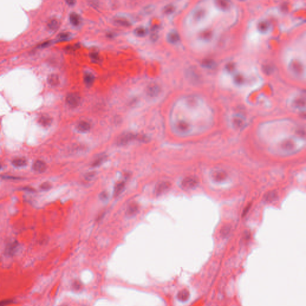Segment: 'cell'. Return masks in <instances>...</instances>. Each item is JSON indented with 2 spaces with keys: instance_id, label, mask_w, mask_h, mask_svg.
<instances>
[{
  "instance_id": "8fae6325",
  "label": "cell",
  "mask_w": 306,
  "mask_h": 306,
  "mask_svg": "<svg viewBox=\"0 0 306 306\" xmlns=\"http://www.w3.org/2000/svg\"><path fill=\"white\" fill-rule=\"evenodd\" d=\"M277 198V193L275 191H272L267 193L264 197V200L266 202H272L275 201Z\"/></svg>"
},
{
  "instance_id": "5b68a950",
  "label": "cell",
  "mask_w": 306,
  "mask_h": 306,
  "mask_svg": "<svg viewBox=\"0 0 306 306\" xmlns=\"http://www.w3.org/2000/svg\"><path fill=\"white\" fill-rule=\"evenodd\" d=\"M160 87L157 84L151 83L147 88V94L150 97H155L160 92Z\"/></svg>"
},
{
  "instance_id": "484cf974",
  "label": "cell",
  "mask_w": 306,
  "mask_h": 306,
  "mask_svg": "<svg viewBox=\"0 0 306 306\" xmlns=\"http://www.w3.org/2000/svg\"><path fill=\"white\" fill-rule=\"evenodd\" d=\"M259 28L260 30H262V31H265L266 30H267L268 28V24L266 22H263L261 23L259 25Z\"/></svg>"
},
{
  "instance_id": "d6986e66",
  "label": "cell",
  "mask_w": 306,
  "mask_h": 306,
  "mask_svg": "<svg viewBox=\"0 0 306 306\" xmlns=\"http://www.w3.org/2000/svg\"><path fill=\"white\" fill-rule=\"evenodd\" d=\"M94 79H95L94 75L91 73H87L84 75V80L85 83L88 86H90L93 84V83L94 81Z\"/></svg>"
},
{
  "instance_id": "7a4b0ae2",
  "label": "cell",
  "mask_w": 306,
  "mask_h": 306,
  "mask_svg": "<svg viewBox=\"0 0 306 306\" xmlns=\"http://www.w3.org/2000/svg\"><path fill=\"white\" fill-rule=\"evenodd\" d=\"M199 184V180L194 176H189L184 178L181 182L182 188L190 190L194 188Z\"/></svg>"
},
{
  "instance_id": "44dd1931",
  "label": "cell",
  "mask_w": 306,
  "mask_h": 306,
  "mask_svg": "<svg viewBox=\"0 0 306 306\" xmlns=\"http://www.w3.org/2000/svg\"><path fill=\"white\" fill-rule=\"evenodd\" d=\"M47 26L49 29H50L52 30H55L58 27L59 22L56 19H52L48 22Z\"/></svg>"
},
{
  "instance_id": "5bb4252c",
  "label": "cell",
  "mask_w": 306,
  "mask_h": 306,
  "mask_svg": "<svg viewBox=\"0 0 306 306\" xmlns=\"http://www.w3.org/2000/svg\"><path fill=\"white\" fill-rule=\"evenodd\" d=\"M69 21L73 25L77 26L80 24V16L76 13H71L69 14Z\"/></svg>"
},
{
  "instance_id": "e0dca14e",
  "label": "cell",
  "mask_w": 306,
  "mask_h": 306,
  "mask_svg": "<svg viewBox=\"0 0 306 306\" xmlns=\"http://www.w3.org/2000/svg\"><path fill=\"white\" fill-rule=\"evenodd\" d=\"M189 292L187 290H182L180 291L178 294V299L181 301H185L189 298Z\"/></svg>"
},
{
  "instance_id": "ac0fdd59",
  "label": "cell",
  "mask_w": 306,
  "mask_h": 306,
  "mask_svg": "<svg viewBox=\"0 0 306 306\" xmlns=\"http://www.w3.org/2000/svg\"><path fill=\"white\" fill-rule=\"evenodd\" d=\"M179 36L178 34L175 31H172L168 34V39L169 41L172 43H175L179 40Z\"/></svg>"
},
{
  "instance_id": "d4e9b609",
  "label": "cell",
  "mask_w": 306,
  "mask_h": 306,
  "mask_svg": "<svg viewBox=\"0 0 306 306\" xmlns=\"http://www.w3.org/2000/svg\"><path fill=\"white\" fill-rule=\"evenodd\" d=\"M173 10H174V7L171 4L168 5L164 8V11L166 14H170L173 12Z\"/></svg>"
},
{
  "instance_id": "836d02e7",
  "label": "cell",
  "mask_w": 306,
  "mask_h": 306,
  "mask_svg": "<svg viewBox=\"0 0 306 306\" xmlns=\"http://www.w3.org/2000/svg\"></svg>"
},
{
  "instance_id": "4dcf8cb0",
  "label": "cell",
  "mask_w": 306,
  "mask_h": 306,
  "mask_svg": "<svg viewBox=\"0 0 306 306\" xmlns=\"http://www.w3.org/2000/svg\"><path fill=\"white\" fill-rule=\"evenodd\" d=\"M90 57L93 61H98L99 59V56L96 53H92L90 55Z\"/></svg>"
},
{
  "instance_id": "ffe728a7",
  "label": "cell",
  "mask_w": 306,
  "mask_h": 306,
  "mask_svg": "<svg viewBox=\"0 0 306 306\" xmlns=\"http://www.w3.org/2000/svg\"><path fill=\"white\" fill-rule=\"evenodd\" d=\"M137 210H138L137 205L135 203H132L128 207V209L127 210V214L128 215L132 216L136 213Z\"/></svg>"
},
{
  "instance_id": "3957f363",
  "label": "cell",
  "mask_w": 306,
  "mask_h": 306,
  "mask_svg": "<svg viewBox=\"0 0 306 306\" xmlns=\"http://www.w3.org/2000/svg\"><path fill=\"white\" fill-rule=\"evenodd\" d=\"M66 101L70 107L75 108L79 105L80 103V97L76 93H70L67 96Z\"/></svg>"
},
{
  "instance_id": "4fadbf2b",
  "label": "cell",
  "mask_w": 306,
  "mask_h": 306,
  "mask_svg": "<svg viewBox=\"0 0 306 306\" xmlns=\"http://www.w3.org/2000/svg\"><path fill=\"white\" fill-rule=\"evenodd\" d=\"M125 182H118V184H116V185L114 188V194L115 197L118 196L122 193V191H123V190L125 188Z\"/></svg>"
},
{
  "instance_id": "cb8c5ba5",
  "label": "cell",
  "mask_w": 306,
  "mask_h": 306,
  "mask_svg": "<svg viewBox=\"0 0 306 306\" xmlns=\"http://www.w3.org/2000/svg\"><path fill=\"white\" fill-rule=\"evenodd\" d=\"M282 146L283 148L289 150V149H291L294 145H293V144L291 141H286V142H283V144L282 145Z\"/></svg>"
},
{
  "instance_id": "ba28073f",
  "label": "cell",
  "mask_w": 306,
  "mask_h": 306,
  "mask_svg": "<svg viewBox=\"0 0 306 306\" xmlns=\"http://www.w3.org/2000/svg\"><path fill=\"white\" fill-rule=\"evenodd\" d=\"M33 168L35 171L39 173L44 172L47 169L46 164L41 160L35 161L33 165Z\"/></svg>"
},
{
  "instance_id": "7402d4cb",
  "label": "cell",
  "mask_w": 306,
  "mask_h": 306,
  "mask_svg": "<svg viewBox=\"0 0 306 306\" xmlns=\"http://www.w3.org/2000/svg\"><path fill=\"white\" fill-rule=\"evenodd\" d=\"M135 34L139 36H144L147 34V30L144 28H137L135 30Z\"/></svg>"
},
{
  "instance_id": "4316f807",
  "label": "cell",
  "mask_w": 306,
  "mask_h": 306,
  "mask_svg": "<svg viewBox=\"0 0 306 306\" xmlns=\"http://www.w3.org/2000/svg\"><path fill=\"white\" fill-rule=\"evenodd\" d=\"M40 188L43 190H48L51 188V185L48 182H45L41 184Z\"/></svg>"
},
{
  "instance_id": "f546056e",
  "label": "cell",
  "mask_w": 306,
  "mask_h": 306,
  "mask_svg": "<svg viewBox=\"0 0 306 306\" xmlns=\"http://www.w3.org/2000/svg\"><path fill=\"white\" fill-rule=\"evenodd\" d=\"M103 160H104L103 157L97 159L96 160H95L94 163H93V166H98V165H99L102 163V162H103Z\"/></svg>"
},
{
  "instance_id": "d6a6232c",
  "label": "cell",
  "mask_w": 306,
  "mask_h": 306,
  "mask_svg": "<svg viewBox=\"0 0 306 306\" xmlns=\"http://www.w3.org/2000/svg\"><path fill=\"white\" fill-rule=\"evenodd\" d=\"M67 2L68 4H69V5H73L75 3V1H67Z\"/></svg>"
},
{
  "instance_id": "8992f818",
  "label": "cell",
  "mask_w": 306,
  "mask_h": 306,
  "mask_svg": "<svg viewBox=\"0 0 306 306\" xmlns=\"http://www.w3.org/2000/svg\"><path fill=\"white\" fill-rule=\"evenodd\" d=\"M227 176V173L222 170H215L212 173V178L216 182H222L226 180Z\"/></svg>"
},
{
  "instance_id": "603a6c76",
  "label": "cell",
  "mask_w": 306,
  "mask_h": 306,
  "mask_svg": "<svg viewBox=\"0 0 306 306\" xmlns=\"http://www.w3.org/2000/svg\"><path fill=\"white\" fill-rule=\"evenodd\" d=\"M230 226H226L224 227H223V228L222 229V230H221V235L222 236H226L229 233V232H230Z\"/></svg>"
},
{
  "instance_id": "9c48e42d",
  "label": "cell",
  "mask_w": 306,
  "mask_h": 306,
  "mask_svg": "<svg viewBox=\"0 0 306 306\" xmlns=\"http://www.w3.org/2000/svg\"><path fill=\"white\" fill-rule=\"evenodd\" d=\"M52 118L50 116L46 114L41 115L38 118V123L44 127H47L50 125L52 123Z\"/></svg>"
},
{
  "instance_id": "83f0119b",
  "label": "cell",
  "mask_w": 306,
  "mask_h": 306,
  "mask_svg": "<svg viewBox=\"0 0 306 306\" xmlns=\"http://www.w3.org/2000/svg\"><path fill=\"white\" fill-rule=\"evenodd\" d=\"M12 302L10 300H5L2 301H0V306H5L8 305Z\"/></svg>"
},
{
  "instance_id": "30bf717a",
  "label": "cell",
  "mask_w": 306,
  "mask_h": 306,
  "mask_svg": "<svg viewBox=\"0 0 306 306\" xmlns=\"http://www.w3.org/2000/svg\"><path fill=\"white\" fill-rule=\"evenodd\" d=\"M90 128V124L86 121H81L77 125V129L81 132H86L89 131Z\"/></svg>"
},
{
  "instance_id": "f1b7e54d",
  "label": "cell",
  "mask_w": 306,
  "mask_h": 306,
  "mask_svg": "<svg viewBox=\"0 0 306 306\" xmlns=\"http://www.w3.org/2000/svg\"><path fill=\"white\" fill-rule=\"evenodd\" d=\"M68 36H69L68 33H61L58 35V38L61 40H64L68 38Z\"/></svg>"
},
{
  "instance_id": "1f68e13d",
  "label": "cell",
  "mask_w": 306,
  "mask_h": 306,
  "mask_svg": "<svg viewBox=\"0 0 306 306\" xmlns=\"http://www.w3.org/2000/svg\"><path fill=\"white\" fill-rule=\"evenodd\" d=\"M117 22H118V23L120 24L121 25H129V23H128V22H126V21H123V20L122 21L121 19L117 21Z\"/></svg>"
},
{
  "instance_id": "52a82bcc",
  "label": "cell",
  "mask_w": 306,
  "mask_h": 306,
  "mask_svg": "<svg viewBox=\"0 0 306 306\" xmlns=\"http://www.w3.org/2000/svg\"><path fill=\"white\" fill-rule=\"evenodd\" d=\"M18 245V243L16 241H13L10 243L6 248L5 254L8 256H13L17 251Z\"/></svg>"
},
{
  "instance_id": "6da1fadb",
  "label": "cell",
  "mask_w": 306,
  "mask_h": 306,
  "mask_svg": "<svg viewBox=\"0 0 306 306\" xmlns=\"http://www.w3.org/2000/svg\"><path fill=\"white\" fill-rule=\"evenodd\" d=\"M137 139L142 141H146L147 138L144 136H137L131 133H126L121 135L117 139V144L119 145H125L131 141Z\"/></svg>"
},
{
  "instance_id": "7c38bea8",
  "label": "cell",
  "mask_w": 306,
  "mask_h": 306,
  "mask_svg": "<svg viewBox=\"0 0 306 306\" xmlns=\"http://www.w3.org/2000/svg\"><path fill=\"white\" fill-rule=\"evenodd\" d=\"M27 160L24 158H16L12 161L13 165L17 168L24 167L27 165Z\"/></svg>"
},
{
  "instance_id": "2e32d148",
  "label": "cell",
  "mask_w": 306,
  "mask_h": 306,
  "mask_svg": "<svg viewBox=\"0 0 306 306\" xmlns=\"http://www.w3.org/2000/svg\"><path fill=\"white\" fill-rule=\"evenodd\" d=\"M48 83L52 86H55L58 84L59 80V77L56 74H52L48 77Z\"/></svg>"
},
{
  "instance_id": "277c9868",
  "label": "cell",
  "mask_w": 306,
  "mask_h": 306,
  "mask_svg": "<svg viewBox=\"0 0 306 306\" xmlns=\"http://www.w3.org/2000/svg\"><path fill=\"white\" fill-rule=\"evenodd\" d=\"M170 184L168 182H161L156 187L155 191L157 195H161L166 192L170 188Z\"/></svg>"
},
{
  "instance_id": "9a60e30c",
  "label": "cell",
  "mask_w": 306,
  "mask_h": 306,
  "mask_svg": "<svg viewBox=\"0 0 306 306\" xmlns=\"http://www.w3.org/2000/svg\"><path fill=\"white\" fill-rule=\"evenodd\" d=\"M176 129L181 132H185L188 131L189 126L185 121H179L176 124Z\"/></svg>"
}]
</instances>
